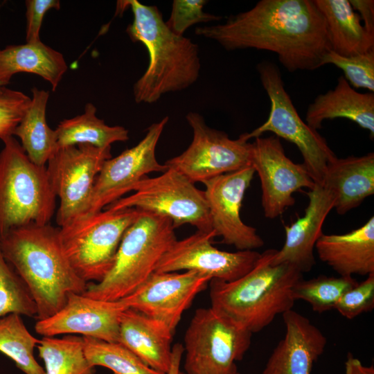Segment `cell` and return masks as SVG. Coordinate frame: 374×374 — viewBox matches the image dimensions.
I'll use <instances>...</instances> for the list:
<instances>
[{
    "mask_svg": "<svg viewBox=\"0 0 374 374\" xmlns=\"http://www.w3.org/2000/svg\"><path fill=\"white\" fill-rule=\"evenodd\" d=\"M195 33L229 51L274 53L290 72L320 68L331 51L324 18L313 0H261L223 24L197 27Z\"/></svg>",
    "mask_w": 374,
    "mask_h": 374,
    "instance_id": "1",
    "label": "cell"
},
{
    "mask_svg": "<svg viewBox=\"0 0 374 374\" xmlns=\"http://www.w3.org/2000/svg\"><path fill=\"white\" fill-rule=\"evenodd\" d=\"M0 249L28 289L37 320L58 312L69 294H83L87 287L65 253L59 227L50 223L30 224L1 234Z\"/></svg>",
    "mask_w": 374,
    "mask_h": 374,
    "instance_id": "2",
    "label": "cell"
},
{
    "mask_svg": "<svg viewBox=\"0 0 374 374\" xmlns=\"http://www.w3.org/2000/svg\"><path fill=\"white\" fill-rule=\"evenodd\" d=\"M119 8H130L133 21L126 32L134 42H141L149 55L147 69L135 82L136 103H154L167 93L188 88L199 78V46L191 39L172 33L155 6L138 0L118 1Z\"/></svg>",
    "mask_w": 374,
    "mask_h": 374,
    "instance_id": "3",
    "label": "cell"
},
{
    "mask_svg": "<svg viewBox=\"0 0 374 374\" xmlns=\"http://www.w3.org/2000/svg\"><path fill=\"white\" fill-rule=\"evenodd\" d=\"M276 249L260 253L254 267L240 278L210 280L211 307L252 334L269 326L294 305L292 290L303 274L287 264L273 265Z\"/></svg>",
    "mask_w": 374,
    "mask_h": 374,
    "instance_id": "4",
    "label": "cell"
},
{
    "mask_svg": "<svg viewBox=\"0 0 374 374\" xmlns=\"http://www.w3.org/2000/svg\"><path fill=\"white\" fill-rule=\"evenodd\" d=\"M168 217L141 211L125 231L114 264L98 283H89L84 295L118 301L134 292L153 272L162 256L177 240Z\"/></svg>",
    "mask_w": 374,
    "mask_h": 374,
    "instance_id": "5",
    "label": "cell"
},
{
    "mask_svg": "<svg viewBox=\"0 0 374 374\" xmlns=\"http://www.w3.org/2000/svg\"><path fill=\"white\" fill-rule=\"evenodd\" d=\"M0 152V235L30 224L50 223L56 195L46 167L33 163L13 136Z\"/></svg>",
    "mask_w": 374,
    "mask_h": 374,
    "instance_id": "6",
    "label": "cell"
},
{
    "mask_svg": "<svg viewBox=\"0 0 374 374\" xmlns=\"http://www.w3.org/2000/svg\"><path fill=\"white\" fill-rule=\"evenodd\" d=\"M141 210L104 208L85 213L59 227L65 253L86 283L101 281L112 269L122 238Z\"/></svg>",
    "mask_w": 374,
    "mask_h": 374,
    "instance_id": "7",
    "label": "cell"
},
{
    "mask_svg": "<svg viewBox=\"0 0 374 374\" xmlns=\"http://www.w3.org/2000/svg\"><path fill=\"white\" fill-rule=\"evenodd\" d=\"M260 82L270 101L267 120L251 131L241 134L244 141L271 132L294 143L301 152L305 167L315 184H321L328 163L337 157L326 139L303 121L286 91L281 73L272 62L264 61L257 66Z\"/></svg>",
    "mask_w": 374,
    "mask_h": 374,
    "instance_id": "8",
    "label": "cell"
},
{
    "mask_svg": "<svg viewBox=\"0 0 374 374\" xmlns=\"http://www.w3.org/2000/svg\"><path fill=\"white\" fill-rule=\"evenodd\" d=\"M252 333L211 307L198 308L184 335L186 374H235Z\"/></svg>",
    "mask_w": 374,
    "mask_h": 374,
    "instance_id": "9",
    "label": "cell"
},
{
    "mask_svg": "<svg viewBox=\"0 0 374 374\" xmlns=\"http://www.w3.org/2000/svg\"><path fill=\"white\" fill-rule=\"evenodd\" d=\"M132 191L105 208H136L168 217L175 229L189 224L199 231H213L204 192L176 170L168 168L158 177L146 176Z\"/></svg>",
    "mask_w": 374,
    "mask_h": 374,
    "instance_id": "10",
    "label": "cell"
},
{
    "mask_svg": "<svg viewBox=\"0 0 374 374\" xmlns=\"http://www.w3.org/2000/svg\"><path fill=\"white\" fill-rule=\"evenodd\" d=\"M186 121L193 139L181 154L164 163L181 173L192 182H204L217 176L251 166V143L231 139L224 132L208 126L204 117L189 112Z\"/></svg>",
    "mask_w": 374,
    "mask_h": 374,
    "instance_id": "11",
    "label": "cell"
},
{
    "mask_svg": "<svg viewBox=\"0 0 374 374\" xmlns=\"http://www.w3.org/2000/svg\"><path fill=\"white\" fill-rule=\"evenodd\" d=\"M111 157V147L79 144L58 148L50 158L46 167L60 199L56 215L59 227L86 213L96 177Z\"/></svg>",
    "mask_w": 374,
    "mask_h": 374,
    "instance_id": "12",
    "label": "cell"
},
{
    "mask_svg": "<svg viewBox=\"0 0 374 374\" xmlns=\"http://www.w3.org/2000/svg\"><path fill=\"white\" fill-rule=\"evenodd\" d=\"M168 121V117L166 116L152 124L137 145L104 162L96 177L86 213L102 211L122 198L132 191L134 186L148 173L163 172L168 168L159 163L156 157L157 145Z\"/></svg>",
    "mask_w": 374,
    "mask_h": 374,
    "instance_id": "13",
    "label": "cell"
},
{
    "mask_svg": "<svg viewBox=\"0 0 374 374\" xmlns=\"http://www.w3.org/2000/svg\"><path fill=\"white\" fill-rule=\"evenodd\" d=\"M251 166L261 184L265 216L274 219L295 204L293 194L315 183L303 164L287 157L277 136L258 137L251 143Z\"/></svg>",
    "mask_w": 374,
    "mask_h": 374,
    "instance_id": "14",
    "label": "cell"
},
{
    "mask_svg": "<svg viewBox=\"0 0 374 374\" xmlns=\"http://www.w3.org/2000/svg\"><path fill=\"white\" fill-rule=\"evenodd\" d=\"M215 237L214 231H197L187 238L177 240L159 261L154 271H195L211 280L231 282L254 267L260 253L254 250L221 251L213 245Z\"/></svg>",
    "mask_w": 374,
    "mask_h": 374,
    "instance_id": "15",
    "label": "cell"
},
{
    "mask_svg": "<svg viewBox=\"0 0 374 374\" xmlns=\"http://www.w3.org/2000/svg\"><path fill=\"white\" fill-rule=\"evenodd\" d=\"M254 173L250 166L202 182L213 231L222 237V243L233 245L238 251L254 250L264 245L256 229L240 217L242 200Z\"/></svg>",
    "mask_w": 374,
    "mask_h": 374,
    "instance_id": "16",
    "label": "cell"
},
{
    "mask_svg": "<svg viewBox=\"0 0 374 374\" xmlns=\"http://www.w3.org/2000/svg\"><path fill=\"white\" fill-rule=\"evenodd\" d=\"M211 280L195 271H154L134 292L121 300L127 308L163 322L175 333L184 311Z\"/></svg>",
    "mask_w": 374,
    "mask_h": 374,
    "instance_id": "17",
    "label": "cell"
},
{
    "mask_svg": "<svg viewBox=\"0 0 374 374\" xmlns=\"http://www.w3.org/2000/svg\"><path fill=\"white\" fill-rule=\"evenodd\" d=\"M127 307L123 301H103L71 292L65 305L51 317L37 320L36 332L43 337L79 334L118 342L120 319Z\"/></svg>",
    "mask_w": 374,
    "mask_h": 374,
    "instance_id": "18",
    "label": "cell"
},
{
    "mask_svg": "<svg viewBox=\"0 0 374 374\" xmlns=\"http://www.w3.org/2000/svg\"><path fill=\"white\" fill-rule=\"evenodd\" d=\"M307 195L309 202L305 215L284 226L285 243L271 260L273 265L287 264L302 274L310 271L316 263L315 244L323 233V223L335 202V195L323 184H315Z\"/></svg>",
    "mask_w": 374,
    "mask_h": 374,
    "instance_id": "19",
    "label": "cell"
},
{
    "mask_svg": "<svg viewBox=\"0 0 374 374\" xmlns=\"http://www.w3.org/2000/svg\"><path fill=\"white\" fill-rule=\"evenodd\" d=\"M282 315L285 337L273 350L262 374H311L324 352L327 338L310 319L294 310Z\"/></svg>",
    "mask_w": 374,
    "mask_h": 374,
    "instance_id": "20",
    "label": "cell"
},
{
    "mask_svg": "<svg viewBox=\"0 0 374 374\" xmlns=\"http://www.w3.org/2000/svg\"><path fill=\"white\" fill-rule=\"evenodd\" d=\"M174 332L163 322L127 308L120 319L118 342L150 368L167 373Z\"/></svg>",
    "mask_w": 374,
    "mask_h": 374,
    "instance_id": "21",
    "label": "cell"
},
{
    "mask_svg": "<svg viewBox=\"0 0 374 374\" xmlns=\"http://www.w3.org/2000/svg\"><path fill=\"white\" fill-rule=\"evenodd\" d=\"M319 259L339 276L374 273V217L344 234H324L315 244Z\"/></svg>",
    "mask_w": 374,
    "mask_h": 374,
    "instance_id": "22",
    "label": "cell"
},
{
    "mask_svg": "<svg viewBox=\"0 0 374 374\" xmlns=\"http://www.w3.org/2000/svg\"><path fill=\"white\" fill-rule=\"evenodd\" d=\"M344 118L367 130L374 136V94L359 93L341 75L335 87L317 96L308 107L306 123L317 130L325 120Z\"/></svg>",
    "mask_w": 374,
    "mask_h": 374,
    "instance_id": "23",
    "label": "cell"
},
{
    "mask_svg": "<svg viewBox=\"0 0 374 374\" xmlns=\"http://www.w3.org/2000/svg\"><path fill=\"white\" fill-rule=\"evenodd\" d=\"M321 184L335 195L338 214L357 208L374 193V153L336 157L328 163Z\"/></svg>",
    "mask_w": 374,
    "mask_h": 374,
    "instance_id": "24",
    "label": "cell"
},
{
    "mask_svg": "<svg viewBox=\"0 0 374 374\" xmlns=\"http://www.w3.org/2000/svg\"><path fill=\"white\" fill-rule=\"evenodd\" d=\"M324 18L331 51L349 57L374 50V36L364 28L348 0H313Z\"/></svg>",
    "mask_w": 374,
    "mask_h": 374,
    "instance_id": "25",
    "label": "cell"
},
{
    "mask_svg": "<svg viewBox=\"0 0 374 374\" xmlns=\"http://www.w3.org/2000/svg\"><path fill=\"white\" fill-rule=\"evenodd\" d=\"M66 70L63 55L42 41L0 49V80L5 85L15 73L28 72L49 82L55 91Z\"/></svg>",
    "mask_w": 374,
    "mask_h": 374,
    "instance_id": "26",
    "label": "cell"
},
{
    "mask_svg": "<svg viewBox=\"0 0 374 374\" xmlns=\"http://www.w3.org/2000/svg\"><path fill=\"white\" fill-rule=\"evenodd\" d=\"M48 91L34 87L30 105L13 131L30 160L39 166H46L58 149L57 134L48 125L46 110Z\"/></svg>",
    "mask_w": 374,
    "mask_h": 374,
    "instance_id": "27",
    "label": "cell"
},
{
    "mask_svg": "<svg viewBox=\"0 0 374 374\" xmlns=\"http://www.w3.org/2000/svg\"><path fill=\"white\" fill-rule=\"evenodd\" d=\"M96 107L88 103L82 114L60 122L55 130L58 148L79 144H89L103 148L111 147L114 143L129 139L127 129L119 125H107L96 116Z\"/></svg>",
    "mask_w": 374,
    "mask_h": 374,
    "instance_id": "28",
    "label": "cell"
},
{
    "mask_svg": "<svg viewBox=\"0 0 374 374\" xmlns=\"http://www.w3.org/2000/svg\"><path fill=\"white\" fill-rule=\"evenodd\" d=\"M37 348L46 374L95 373V367L85 355L82 337H43Z\"/></svg>",
    "mask_w": 374,
    "mask_h": 374,
    "instance_id": "29",
    "label": "cell"
},
{
    "mask_svg": "<svg viewBox=\"0 0 374 374\" xmlns=\"http://www.w3.org/2000/svg\"><path fill=\"white\" fill-rule=\"evenodd\" d=\"M39 341L29 332L21 315L9 314L0 319V352L25 374H46L34 357V348Z\"/></svg>",
    "mask_w": 374,
    "mask_h": 374,
    "instance_id": "30",
    "label": "cell"
},
{
    "mask_svg": "<svg viewBox=\"0 0 374 374\" xmlns=\"http://www.w3.org/2000/svg\"><path fill=\"white\" fill-rule=\"evenodd\" d=\"M82 337L85 355L94 367H106L113 374H166L150 368L118 342Z\"/></svg>",
    "mask_w": 374,
    "mask_h": 374,
    "instance_id": "31",
    "label": "cell"
},
{
    "mask_svg": "<svg viewBox=\"0 0 374 374\" xmlns=\"http://www.w3.org/2000/svg\"><path fill=\"white\" fill-rule=\"evenodd\" d=\"M357 283L353 276L320 275L308 280L302 278L293 286L292 294L294 301H306L313 311L322 313L335 310L341 296Z\"/></svg>",
    "mask_w": 374,
    "mask_h": 374,
    "instance_id": "32",
    "label": "cell"
},
{
    "mask_svg": "<svg viewBox=\"0 0 374 374\" xmlns=\"http://www.w3.org/2000/svg\"><path fill=\"white\" fill-rule=\"evenodd\" d=\"M37 313L28 289L0 249V319L9 314L36 318Z\"/></svg>",
    "mask_w": 374,
    "mask_h": 374,
    "instance_id": "33",
    "label": "cell"
},
{
    "mask_svg": "<svg viewBox=\"0 0 374 374\" xmlns=\"http://www.w3.org/2000/svg\"><path fill=\"white\" fill-rule=\"evenodd\" d=\"M331 64L341 69L344 78L353 88L374 91V50L345 57L330 51L322 61V66Z\"/></svg>",
    "mask_w": 374,
    "mask_h": 374,
    "instance_id": "34",
    "label": "cell"
},
{
    "mask_svg": "<svg viewBox=\"0 0 374 374\" xmlns=\"http://www.w3.org/2000/svg\"><path fill=\"white\" fill-rule=\"evenodd\" d=\"M206 0H174L166 26L175 34L184 36L185 31L198 23L219 21L221 17L203 11Z\"/></svg>",
    "mask_w": 374,
    "mask_h": 374,
    "instance_id": "35",
    "label": "cell"
},
{
    "mask_svg": "<svg viewBox=\"0 0 374 374\" xmlns=\"http://www.w3.org/2000/svg\"><path fill=\"white\" fill-rule=\"evenodd\" d=\"M31 97L6 86L0 87V139L12 136L30 105Z\"/></svg>",
    "mask_w": 374,
    "mask_h": 374,
    "instance_id": "36",
    "label": "cell"
},
{
    "mask_svg": "<svg viewBox=\"0 0 374 374\" xmlns=\"http://www.w3.org/2000/svg\"><path fill=\"white\" fill-rule=\"evenodd\" d=\"M347 291L335 305L341 316L352 319L374 308V273Z\"/></svg>",
    "mask_w": 374,
    "mask_h": 374,
    "instance_id": "37",
    "label": "cell"
},
{
    "mask_svg": "<svg viewBox=\"0 0 374 374\" xmlns=\"http://www.w3.org/2000/svg\"><path fill=\"white\" fill-rule=\"evenodd\" d=\"M26 40L27 43L41 41L39 31L44 15L50 9L59 10L60 2L57 0H27Z\"/></svg>",
    "mask_w": 374,
    "mask_h": 374,
    "instance_id": "38",
    "label": "cell"
},
{
    "mask_svg": "<svg viewBox=\"0 0 374 374\" xmlns=\"http://www.w3.org/2000/svg\"><path fill=\"white\" fill-rule=\"evenodd\" d=\"M353 10H357L368 33L374 36V1L349 0Z\"/></svg>",
    "mask_w": 374,
    "mask_h": 374,
    "instance_id": "39",
    "label": "cell"
},
{
    "mask_svg": "<svg viewBox=\"0 0 374 374\" xmlns=\"http://www.w3.org/2000/svg\"><path fill=\"white\" fill-rule=\"evenodd\" d=\"M346 374H374L373 366H364L362 362L348 353L345 362Z\"/></svg>",
    "mask_w": 374,
    "mask_h": 374,
    "instance_id": "40",
    "label": "cell"
},
{
    "mask_svg": "<svg viewBox=\"0 0 374 374\" xmlns=\"http://www.w3.org/2000/svg\"><path fill=\"white\" fill-rule=\"evenodd\" d=\"M184 350L183 345L179 343H177L172 346L171 364L166 374H179Z\"/></svg>",
    "mask_w": 374,
    "mask_h": 374,
    "instance_id": "41",
    "label": "cell"
},
{
    "mask_svg": "<svg viewBox=\"0 0 374 374\" xmlns=\"http://www.w3.org/2000/svg\"><path fill=\"white\" fill-rule=\"evenodd\" d=\"M6 86L1 80H0V87Z\"/></svg>",
    "mask_w": 374,
    "mask_h": 374,
    "instance_id": "42",
    "label": "cell"
},
{
    "mask_svg": "<svg viewBox=\"0 0 374 374\" xmlns=\"http://www.w3.org/2000/svg\"><path fill=\"white\" fill-rule=\"evenodd\" d=\"M179 374H186V373L180 371Z\"/></svg>",
    "mask_w": 374,
    "mask_h": 374,
    "instance_id": "43",
    "label": "cell"
},
{
    "mask_svg": "<svg viewBox=\"0 0 374 374\" xmlns=\"http://www.w3.org/2000/svg\"><path fill=\"white\" fill-rule=\"evenodd\" d=\"M235 374H240V373H239L238 372V373H236Z\"/></svg>",
    "mask_w": 374,
    "mask_h": 374,
    "instance_id": "44",
    "label": "cell"
}]
</instances>
